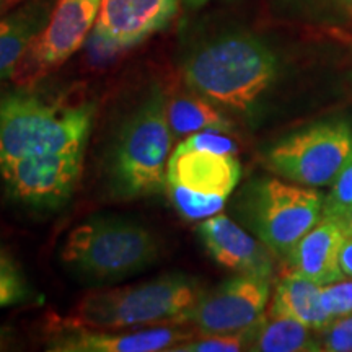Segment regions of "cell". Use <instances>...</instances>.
Masks as SVG:
<instances>
[{
    "label": "cell",
    "instance_id": "2",
    "mask_svg": "<svg viewBox=\"0 0 352 352\" xmlns=\"http://www.w3.org/2000/svg\"><path fill=\"white\" fill-rule=\"evenodd\" d=\"M94 114L91 104L70 107L23 90L0 95V168L50 153L85 152Z\"/></svg>",
    "mask_w": 352,
    "mask_h": 352
},
{
    "label": "cell",
    "instance_id": "19",
    "mask_svg": "<svg viewBox=\"0 0 352 352\" xmlns=\"http://www.w3.org/2000/svg\"><path fill=\"white\" fill-rule=\"evenodd\" d=\"M43 28V13L20 12L0 20V80L13 77L34 36Z\"/></svg>",
    "mask_w": 352,
    "mask_h": 352
},
{
    "label": "cell",
    "instance_id": "18",
    "mask_svg": "<svg viewBox=\"0 0 352 352\" xmlns=\"http://www.w3.org/2000/svg\"><path fill=\"white\" fill-rule=\"evenodd\" d=\"M248 349L259 352H316L321 351L320 334L296 320L264 314L252 328Z\"/></svg>",
    "mask_w": 352,
    "mask_h": 352
},
{
    "label": "cell",
    "instance_id": "31",
    "mask_svg": "<svg viewBox=\"0 0 352 352\" xmlns=\"http://www.w3.org/2000/svg\"><path fill=\"white\" fill-rule=\"evenodd\" d=\"M186 2L192 3V6H201V3H204L206 0H186Z\"/></svg>",
    "mask_w": 352,
    "mask_h": 352
},
{
    "label": "cell",
    "instance_id": "25",
    "mask_svg": "<svg viewBox=\"0 0 352 352\" xmlns=\"http://www.w3.org/2000/svg\"><path fill=\"white\" fill-rule=\"evenodd\" d=\"M0 296L10 298L13 303L25 300L26 297L25 280L19 266L3 250H0Z\"/></svg>",
    "mask_w": 352,
    "mask_h": 352
},
{
    "label": "cell",
    "instance_id": "6",
    "mask_svg": "<svg viewBox=\"0 0 352 352\" xmlns=\"http://www.w3.org/2000/svg\"><path fill=\"white\" fill-rule=\"evenodd\" d=\"M323 199L311 188L266 178L250 189L248 217L258 239L277 256L287 259L323 215Z\"/></svg>",
    "mask_w": 352,
    "mask_h": 352
},
{
    "label": "cell",
    "instance_id": "27",
    "mask_svg": "<svg viewBox=\"0 0 352 352\" xmlns=\"http://www.w3.org/2000/svg\"><path fill=\"white\" fill-rule=\"evenodd\" d=\"M341 270L347 279H352V235H349L341 248Z\"/></svg>",
    "mask_w": 352,
    "mask_h": 352
},
{
    "label": "cell",
    "instance_id": "28",
    "mask_svg": "<svg viewBox=\"0 0 352 352\" xmlns=\"http://www.w3.org/2000/svg\"><path fill=\"white\" fill-rule=\"evenodd\" d=\"M331 217H336L338 220H340L342 228H344V232L347 233V236L352 235V206L351 208L344 209L338 215H331Z\"/></svg>",
    "mask_w": 352,
    "mask_h": 352
},
{
    "label": "cell",
    "instance_id": "9",
    "mask_svg": "<svg viewBox=\"0 0 352 352\" xmlns=\"http://www.w3.org/2000/svg\"><path fill=\"white\" fill-rule=\"evenodd\" d=\"M270 296L271 277L240 274L202 292L184 323H191L199 334L248 331L263 318Z\"/></svg>",
    "mask_w": 352,
    "mask_h": 352
},
{
    "label": "cell",
    "instance_id": "17",
    "mask_svg": "<svg viewBox=\"0 0 352 352\" xmlns=\"http://www.w3.org/2000/svg\"><path fill=\"white\" fill-rule=\"evenodd\" d=\"M166 120L173 139H186L202 131H219L227 134L233 129V122L222 109L192 90L191 94L166 98Z\"/></svg>",
    "mask_w": 352,
    "mask_h": 352
},
{
    "label": "cell",
    "instance_id": "11",
    "mask_svg": "<svg viewBox=\"0 0 352 352\" xmlns=\"http://www.w3.org/2000/svg\"><path fill=\"white\" fill-rule=\"evenodd\" d=\"M199 336L196 328L183 323L155 324L145 329H91L57 324L47 342L52 352H157L171 351Z\"/></svg>",
    "mask_w": 352,
    "mask_h": 352
},
{
    "label": "cell",
    "instance_id": "13",
    "mask_svg": "<svg viewBox=\"0 0 352 352\" xmlns=\"http://www.w3.org/2000/svg\"><path fill=\"white\" fill-rule=\"evenodd\" d=\"M241 166L235 153L175 148L166 165V186H179L204 196L227 197L240 182Z\"/></svg>",
    "mask_w": 352,
    "mask_h": 352
},
{
    "label": "cell",
    "instance_id": "7",
    "mask_svg": "<svg viewBox=\"0 0 352 352\" xmlns=\"http://www.w3.org/2000/svg\"><path fill=\"white\" fill-rule=\"evenodd\" d=\"M352 155L346 122H321L298 131L267 151L266 166L285 182L307 188L329 186Z\"/></svg>",
    "mask_w": 352,
    "mask_h": 352
},
{
    "label": "cell",
    "instance_id": "4",
    "mask_svg": "<svg viewBox=\"0 0 352 352\" xmlns=\"http://www.w3.org/2000/svg\"><path fill=\"white\" fill-rule=\"evenodd\" d=\"M158 258V241L147 228L121 217H91L65 239L60 259L91 283H113L144 271Z\"/></svg>",
    "mask_w": 352,
    "mask_h": 352
},
{
    "label": "cell",
    "instance_id": "30",
    "mask_svg": "<svg viewBox=\"0 0 352 352\" xmlns=\"http://www.w3.org/2000/svg\"><path fill=\"white\" fill-rule=\"evenodd\" d=\"M7 305H13V302L10 300V298H7V297H2V296H0V308H2V307H7Z\"/></svg>",
    "mask_w": 352,
    "mask_h": 352
},
{
    "label": "cell",
    "instance_id": "29",
    "mask_svg": "<svg viewBox=\"0 0 352 352\" xmlns=\"http://www.w3.org/2000/svg\"><path fill=\"white\" fill-rule=\"evenodd\" d=\"M10 329L8 328H0V351L7 349L8 347V342H10Z\"/></svg>",
    "mask_w": 352,
    "mask_h": 352
},
{
    "label": "cell",
    "instance_id": "24",
    "mask_svg": "<svg viewBox=\"0 0 352 352\" xmlns=\"http://www.w3.org/2000/svg\"><path fill=\"white\" fill-rule=\"evenodd\" d=\"M318 334L321 351L352 352V315L333 320Z\"/></svg>",
    "mask_w": 352,
    "mask_h": 352
},
{
    "label": "cell",
    "instance_id": "32",
    "mask_svg": "<svg viewBox=\"0 0 352 352\" xmlns=\"http://www.w3.org/2000/svg\"><path fill=\"white\" fill-rule=\"evenodd\" d=\"M12 2H15V0H0V7H6V6H8V3H12Z\"/></svg>",
    "mask_w": 352,
    "mask_h": 352
},
{
    "label": "cell",
    "instance_id": "26",
    "mask_svg": "<svg viewBox=\"0 0 352 352\" xmlns=\"http://www.w3.org/2000/svg\"><path fill=\"white\" fill-rule=\"evenodd\" d=\"M182 147L195 148V151H206L215 153H235L236 144L226 135V132L219 131H202L183 139Z\"/></svg>",
    "mask_w": 352,
    "mask_h": 352
},
{
    "label": "cell",
    "instance_id": "1",
    "mask_svg": "<svg viewBox=\"0 0 352 352\" xmlns=\"http://www.w3.org/2000/svg\"><path fill=\"white\" fill-rule=\"evenodd\" d=\"M279 63L261 39L230 34L206 44L188 59L184 82L223 111L252 114L274 85Z\"/></svg>",
    "mask_w": 352,
    "mask_h": 352
},
{
    "label": "cell",
    "instance_id": "5",
    "mask_svg": "<svg viewBox=\"0 0 352 352\" xmlns=\"http://www.w3.org/2000/svg\"><path fill=\"white\" fill-rule=\"evenodd\" d=\"M173 142L166 98L153 88L121 127L111 158L113 186L126 197L158 195L166 189V165Z\"/></svg>",
    "mask_w": 352,
    "mask_h": 352
},
{
    "label": "cell",
    "instance_id": "12",
    "mask_svg": "<svg viewBox=\"0 0 352 352\" xmlns=\"http://www.w3.org/2000/svg\"><path fill=\"white\" fill-rule=\"evenodd\" d=\"M176 0H100L95 36L107 50H127L165 28Z\"/></svg>",
    "mask_w": 352,
    "mask_h": 352
},
{
    "label": "cell",
    "instance_id": "20",
    "mask_svg": "<svg viewBox=\"0 0 352 352\" xmlns=\"http://www.w3.org/2000/svg\"><path fill=\"white\" fill-rule=\"evenodd\" d=\"M178 212L186 219H208L219 214L226 206V197L204 196L179 186H166Z\"/></svg>",
    "mask_w": 352,
    "mask_h": 352
},
{
    "label": "cell",
    "instance_id": "22",
    "mask_svg": "<svg viewBox=\"0 0 352 352\" xmlns=\"http://www.w3.org/2000/svg\"><path fill=\"white\" fill-rule=\"evenodd\" d=\"M352 206V155L342 166L323 199V215H338Z\"/></svg>",
    "mask_w": 352,
    "mask_h": 352
},
{
    "label": "cell",
    "instance_id": "23",
    "mask_svg": "<svg viewBox=\"0 0 352 352\" xmlns=\"http://www.w3.org/2000/svg\"><path fill=\"white\" fill-rule=\"evenodd\" d=\"M324 310L333 320L352 315V279L323 285L321 289Z\"/></svg>",
    "mask_w": 352,
    "mask_h": 352
},
{
    "label": "cell",
    "instance_id": "10",
    "mask_svg": "<svg viewBox=\"0 0 352 352\" xmlns=\"http://www.w3.org/2000/svg\"><path fill=\"white\" fill-rule=\"evenodd\" d=\"M85 152L50 153L0 168V183L12 201L30 208H57L76 191Z\"/></svg>",
    "mask_w": 352,
    "mask_h": 352
},
{
    "label": "cell",
    "instance_id": "14",
    "mask_svg": "<svg viewBox=\"0 0 352 352\" xmlns=\"http://www.w3.org/2000/svg\"><path fill=\"white\" fill-rule=\"evenodd\" d=\"M206 250L220 266L239 274L272 276L271 250L259 243L227 215L215 214L197 227Z\"/></svg>",
    "mask_w": 352,
    "mask_h": 352
},
{
    "label": "cell",
    "instance_id": "15",
    "mask_svg": "<svg viewBox=\"0 0 352 352\" xmlns=\"http://www.w3.org/2000/svg\"><path fill=\"white\" fill-rule=\"evenodd\" d=\"M346 239L347 233L340 220L331 215H321L287 256L290 271L320 285L346 279L340 263Z\"/></svg>",
    "mask_w": 352,
    "mask_h": 352
},
{
    "label": "cell",
    "instance_id": "21",
    "mask_svg": "<svg viewBox=\"0 0 352 352\" xmlns=\"http://www.w3.org/2000/svg\"><path fill=\"white\" fill-rule=\"evenodd\" d=\"M252 329L228 334H199L170 352H239L248 349Z\"/></svg>",
    "mask_w": 352,
    "mask_h": 352
},
{
    "label": "cell",
    "instance_id": "16",
    "mask_svg": "<svg viewBox=\"0 0 352 352\" xmlns=\"http://www.w3.org/2000/svg\"><path fill=\"white\" fill-rule=\"evenodd\" d=\"M321 289L323 285L290 271L276 285L270 315L296 320L314 331H321L333 321L324 310Z\"/></svg>",
    "mask_w": 352,
    "mask_h": 352
},
{
    "label": "cell",
    "instance_id": "3",
    "mask_svg": "<svg viewBox=\"0 0 352 352\" xmlns=\"http://www.w3.org/2000/svg\"><path fill=\"white\" fill-rule=\"evenodd\" d=\"M199 284L183 274H166L144 284L88 294L56 324L91 329H124L144 324L184 323L201 297Z\"/></svg>",
    "mask_w": 352,
    "mask_h": 352
},
{
    "label": "cell",
    "instance_id": "8",
    "mask_svg": "<svg viewBox=\"0 0 352 352\" xmlns=\"http://www.w3.org/2000/svg\"><path fill=\"white\" fill-rule=\"evenodd\" d=\"M100 0H57L50 21L26 50L13 80L30 85L76 52L95 26Z\"/></svg>",
    "mask_w": 352,
    "mask_h": 352
}]
</instances>
